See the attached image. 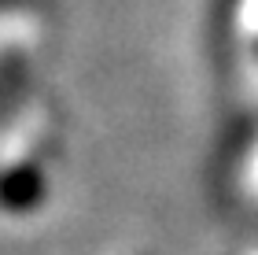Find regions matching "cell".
Here are the masks:
<instances>
[]
</instances>
